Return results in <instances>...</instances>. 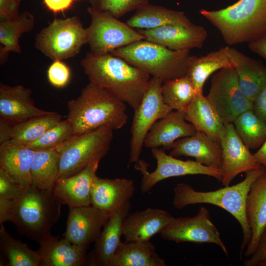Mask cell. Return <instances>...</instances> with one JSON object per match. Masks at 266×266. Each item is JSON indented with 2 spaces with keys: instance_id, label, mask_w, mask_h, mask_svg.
<instances>
[{
  "instance_id": "obj_36",
  "label": "cell",
  "mask_w": 266,
  "mask_h": 266,
  "mask_svg": "<svg viewBox=\"0 0 266 266\" xmlns=\"http://www.w3.org/2000/svg\"><path fill=\"white\" fill-rule=\"evenodd\" d=\"M235 130L249 149L259 148L266 139V123L252 109L241 113L233 123Z\"/></svg>"
},
{
  "instance_id": "obj_46",
  "label": "cell",
  "mask_w": 266,
  "mask_h": 266,
  "mask_svg": "<svg viewBox=\"0 0 266 266\" xmlns=\"http://www.w3.org/2000/svg\"><path fill=\"white\" fill-rule=\"evenodd\" d=\"M250 50L266 60V32L261 37L248 43Z\"/></svg>"
},
{
  "instance_id": "obj_25",
  "label": "cell",
  "mask_w": 266,
  "mask_h": 266,
  "mask_svg": "<svg viewBox=\"0 0 266 266\" xmlns=\"http://www.w3.org/2000/svg\"><path fill=\"white\" fill-rule=\"evenodd\" d=\"M245 209L252 235L244 255L249 257L256 250L266 228V172L258 176L252 184L247 197Z\"/></svg>"
},
{
  "instance_id": "obj_2",
  "label": "cell",
  "mask_w": 266,
  "mask_h": 266,
  "mask_svg": "<svg viewBox=\"0 0 266 266\" xmlns=\"http://www.w3.org/2000/svg\"><path fill=\"white\" fill-rule=\"evenodd\" d=\"M67 119L75 135L109 126L116 130L126 124L125 102L101 87L90 82L80 95L67 102Z\"/></svg>"
},
{
  "instance_id": "obj_41",
  "label": "cell",
  "mask_w": 266,
  "mask_h": 266,
  "mask_svg": "<svg viewBox=\"0 0 266 266\" xmlns=\"http://www.w3.org/2000/svg\"><path fill=\"white\" fill-rule=\"evenodd\" d=\"M25 188L14 181L0 168V199L15 200L22 195Z\"/></svg>"
},
{
  "instance_id": "obj_30",
  "label": "cell",
  "mask_w": 266,
  "mask_h": 266,
  "mask_svg": "<svg viewBox=\"0 0 266 266\" xmlns=\"http://www.w3.org/2000/svg\"><path fill=\"white\" fill-rule=\"evenodd\" d=\"M126 23L137 29H151L166 25L189 26L193 24L182 11L149 3L136 9Z\"/></svg>"
},
{
  "instance_id": "obj_34",
  "label": "cell",
  "mask_w": 266,
  "mask_h": 266,
  "mask_svg": "<svg viewBox=\"0 0 266 266\" xmlns=\"http://www.w3.org/2000/svg\"><path fill=\"white\" fill-rule=\"evenodd\" d=\"M60 154L55 149L35 150L31 168L32 185L53 191L59 173Z\"/></svg>"
},
{
  "instance_id": "obj_9",
  "label": "cell",
  "mask_w": 266,
  "mask_h": 266,
  "mask_svg": "<svg viewBox=\"0 0 266 266\" xmlns=\"http://www.w3.org/2000/svg\"><path fill=\"white\" fill-rule=\"evenodd\" d=\"M91 23L86 28L87 43L94 55L111 53L114 50L144 39L143 35L109 13L87 8Z\"/></svg>"
},
{
  "instance_id": "obj_7",
  "label": "cell",
  "mask_w": 266,
  "mask_h": 266,
  "mask_svg": "<svg viewBox=\"0 0 266 266\" xmlns=\"http://www.w3.org/2000/svg\"><path fill=\"white\" fill-rule=\"evenodd\" d=\"M113 131L110 127H102L74 135L55 148L60 154L58 178L74 175L103 158L110 149Z\"/></svg>"
},
{
  "instance_id": "obj_17",
  "label": "cell",
  "mask_w": 266,
  "mask_h": 266,
  "mask_svg": "<svg viewBox=\"0 0 266 266\" xmlns=\"http://www.w3.org/2000/svg\"><path fill=\"white\" fill-rule=\"evenodd\" d=\"M134 191L131 179H112L97 176L91 188V205L110 217L130 201Z\"/></svg>"
},
{
  "instance_id": "obj_5",
  "label": "cell",
  "mask_w": 266,
  "mask_h": 266,
  "mask_svg": "<svg viewBox=\"0 0 266 266\" xmlns=\"http://www.w3.org/2000/svg\"><path fill=\"white\" fill-rule=\"evenodd\" d=\"M200 13L228 45L249 43L266 32V0H238L224 8Z\"/></svg>"
},
{
  "instance_id": "obj_28",
  "label": "cell",
  "mask_w": 266,
  "mask_h": 266,
  "mask_svg": "<svg viewBox=\"0 0 266 266\" xmlns=\"http://www.w3.org/2000/svg\"><path fill=\"white\" fill-rule=\"evenodd\" d=\"M62 120L56 112L31 118L14 125L0 120V144L8 140L26 145Z\"/></svg>"
},
{
  "instance_id": "obj_42",
  "label": "cell",
  "mask_w": 266,
  "mask_h": 266,
  "mask_svg": "<svg viewBox=\"0 0 266 266\" xmlns=\"http://www.w3.org/2000/svg\"><path fill=\"white\" fill-rule=\"evenodd\" d=\"M266 261V228L263 231L254 253L246 260L245 266H257L262 262Z\"/></svg>"
},
{
  "instance_id": "obj_35",
  "label": "cell",
  "mask_w": 266,
  "mask_h": 266,
  "mask_svg": "<svg viewBox=\"0 0 266 266\" xmlns=\"http://www.w3.org/2000/svg\"><path fill=\"white\" fill-rule=\"evenodd\" d=\"M0 250L7 260L8 266H40V258L37 251L29 248L27 244L13 238L0 225Z\"/></svg>"
},
{
  "instance_id": "obj_16",
  "label": "cell",
  "mask_w": 266,
  "mask_h": 266,
  "mask_svg": "<svg viewBox=\"0 0 266 266\" xmlns=\"http://www.w3.org/2000/svg\"><path fill=\"white\" fill-rule=\"evenodd\" d=\"M144 40L157 43L175 50L201 48L207 36L202 26L166 25L151 29H137Z\"/></svg>"
},
{
  "instance_id": "obj_23",
  "label": "cell",
  "mask_w": 266,
  "mask_h": 266,
  "mask_svg": "<svg viewBox=\"0 0 266 266\" xmlns=\"http://www.w3.org/2000/svg\"><path fill=\"white\" fill-rule=\"evenodd\" d=\"M169 155L177 158L191 157L203 165L221 168L222 152L220 142L197 132L193 135L180 138L173 144Z\"/></svg>"
},
{
  "instance_id": "obj_6",
  "label": "cell",
  "mask_w": 266,
  "mask_h": 266,
  "mask_svg": "<svg viewBox=\"0 0 266 266\" xmlns=\"http://www.w3.org/2000/svg\"><path fill=\"white\" fill-rule=\"evenodd\" d=\"M190 50H175L141 40L111 53L163 82L186 75Z\"/></svg>"
},
{
  "instance_id": "obj_26",
  "label": "cell",
  "mask_w": 266,
  "mask_h": 266,
  "mask_svg": "<svg viewBox=\"0 0 266 266\" xmlns=\"http://www.w3.org/2000/svg\"><path fill=\"white\" fill-rule=\"evenodd\" d=\"M131 208L130 201L120 211L109 217L98 239L94 242V249L90 265L110 266L113 255L121 242L124 222Z\"/></svg>"
},
{
  "instance_id": "obj_3",
  "label": "cell",
  "mask_w": 266,
  "mask_h": 266,
  "mask_svg": "<svg viewBox=\"0 0 266 266\" xmlns=\"http://www.w3.org/2000/svg\"><path fill=\"white\" fill-rule=\"evenodd\" d=\"M265 172L266 168L261 165L257 168L246 172L245 177L241 182L208 192L196 191L188 184L178 183L174 189L172 205L177 209H182L192 204L207 203L220 207L230 213L238 221L242 230L241 256L252 235L246 214L247 197L254 181Z\"/></svg>"
},
{
  "instance_id": "obj_8",
  "label": "cell",
  "mask_w": 266,
  "mask_h": 266,
  "mask_svg": "<svg viewBox=\"0 0 266 266\" xmlns=\"http://www.w3.org/2000/svg\"><path fill=\"white\" fill-rule=\"evenodd\" d=\"M86 43V29L78 17L72 16L56 19L43 28L36 35L35 46L54 61L74 57Z\"/></svg>"
},
{
  "instance_id": "obj_47",
  "label": "cell",
  "mask_w": 266,
  "mask_h": 266,
  "mask_svg": "<svg viewBox=\"0 0 266 266\" xmlns=\"http://www.w3.org/2000/svg\"><path fill=\"white\" fill-rule=\"evenodd\" d=\"M12 200L0 199V224L10 220Z\"/></svg>"
},
{
  "instance_id": "obj_19",
  "label": "cell",
  "mask_w": 266,
  "mask_h": 266,
  "mask_svg": "<svg viewBox=\"0 0 266 266\" xmlns=\"http://www.w3.org/2000/svg\"><path fill=\"white\" fill-rule=\"evenodd\" d=\"M100 161L92 162L71 176L58 179L53 192L62 204L69 208L91 205V188Z\"/></svg>"
},
{
  "instance_id": "obj_38",
  "label": "cell",
  "mask_w": 266,
  "mask_h": 266,
  "mask_svg": "<svg viewBox=\"0 0 266 266\" xmlns=\"http://www.w3.org/2000/svg\"><path fill=\"white\" fill-rule=\"evenodd\" d=\"M75 135L67 119L62 120L40 137L26 146L34 150L55 149Z\"/></svg>"
},
{
  "instance_id": "obj_37",
  "label": "cell",
  "mask_w": 266,
  "mask_h": 266,
  "mask_svg": "<svg viewBox=\"0 0 266 266\" xmlns=\"http://www.w3.org/2000/svg\"><path fill=\"white\" fill-rule=\"evenodd\" d=\"M161 91L165 103L172 110L180 111L185 112L197 95L186 75L164 81Z\"/></svg>"
},
{
  "instance_id": "obj_4",
  "label": "cell",
  "mask_w": 266,
  "mask_h": 266,
  "mask_svg": "<svg viewBox=\"0 0 266 266\" xmlns=\"http://www.w3.org/2000/svg\"><path fill=\"white\" fill-rule=\"evenodd\" d=\"M62 204L53 191L32 185L12 200L9 221L21 235L39 242L50 234L60 218Z\"/></svg>"
},
{
  "instance_id": "obj_48",
  "label": "cell",
  "mask_w": 266,
  "mask_h": 266,
  "mask_svg": "<svg viewBox=\"0 0 266 266\" xmlns=\"http://www.w3.org/2000/svg\"><path fill=\"white\" fill-rule=\"evenodd\" d=\"M253 154L257 161L266 169V139L258 150Z\"/></svg>"
},
{
  "instance_id": "obj_29",
  "label": "cell",
  "mask_w": 266,
  "mask_h": 266,
  "mask_svg": "<svg viewBox=\"0 0 266 266\" xmlns=\"http://www.w3.org/2000/svg\"><path fill=\"white\" fill-rule=\"evenodd\" d=\"M229 48L228 46L223 47L201 57L190 56L186 75L191 80L197 95L202 94L206 80L214 72L233 67Z\"/></svg>"
},
{
  "instance_id": "obj_32",
  "label": "cell",
  "mask_w": 266,
  "mask_h": 266,
  "mask_svg": "<svg viewBox=\"0 0 266 266\" xmlns=\"http://www.w3.org/2000/svg\"><path fill=\"white\" fill-rule=\"evenodd\" d=\"M185 119L197 132L220 142L224 124L214 107L203 94H198L185 111Z\"/></svg>"
},
{
  "instance_id": "obj_44",
  "label": "cell",
  "mask_w": 266,
  "mask_h": 266,
  "mask_svg": "<svg viewBox=\"0 0 266 266\" xmlns=\"http://www.w3.org/2000/svg\"><path fill=\"white\" fill-rule=\"evenodd\" d=\"M252 110L266 123V84L253 101Z\"/></svg>"
},
{
  "instance_id": "obj_24",
  "label": "cell",
  "mask_w": 266,
  "mask_h": 266,
  "mask_svg": "<svg viewBox=\"0 0 266 266\" xmlns=\"http://www.w3.org/2000/svg\"><path fill=\"white\" fill-rule=\"evenodd\" d=\"M37 250L40 266H82L86 264L88 248L74 244L65 238L51 234L40 242Z\"/></svg>"
},
{
  "instance_id": "obj_39",
  "label": "cell",
  "mask_w": 266,
  "mask_h": 266,
  "mask_svg": "<svg viewBox=\"0 0 266 266\" xmlns=\"http://www.w3.org/2000/svg\"><path fill=\"white\" fill-rule=\"evenodd\" d=\"M95 10L109 13L116 18L149 3V0H90Z\"/></svg>"
},
{
  "instance_id": "obj_12",
  "label": "cell",
  "mask_w": 266,
  "mask_h": 266,
  "mask_svg": "<svg viewBox=\"0 0 266 266\" xmlns=\"http://www.w3.org/2000/svg\"><path fill=\"white\" fill-rule=\"evenodd\" d=\"M206 98L224 124L233 123L241 113L253 107L239 87L233 67L222 68L213 76Z\"/></svg>"
},
{
  "instance_id": "obj_21",
  "label": "cell",
  "mask_w": 266,
  "mask_h": 266,
  "mask_svg": "<svg viewBox=\"0 0 266 266\" xmlns=\"http://www.w3.org/2000/svg\"><path fill=\"white\" fill-rule=\"evenodd\" d=\"M174 218L161 209L147 208L129 213L124 222L123 236L126 241L149 240L160 233Z\"/></svg>"
},
{
  "instance_id": "obj_15",
  "label": "cell",
  "mask_w": 266,
  "mask_h": 266,
  "mask_svg": "<svg viewBox=\"0 0 266 266\" xmlns=\"http://www.w3.org/2000/svg\"><path fill=\"white\" fill-rule=\"evenodd\" d=\"M69 209L63 237L88 248L99 237L109 217L92 205Z\"/></svg>"
},
{
  "instance_id": "obj_45",
  "label": "cell",
  "mask_w": 266,
  "mask_h": 266,
  "mask_svg": "<svg viewBox=\"0 0 266 266\" xmlns=\"http://www.w3.org/2000/svg\"><path fill=\"white\" fill-rule=\"evenodd\" d=\"M75 0H43L47 8L54 13L64 11L69 8Z\"/></svg>"
},
{
  "instance_id": "obj_33",
  "label": "cell",
  "mask_w": 266,
  "mask_h": 266,
  "mask_svg": "<svg viewBox=\"0 0 266 266\" xmlns=\"http://www.w3.org/2000/svg\"><path fill=\"white\" fill-rule=\"evenodd\" d=\"M34 25V17L28 11L20 13L14 19L0 21L1 65L6 61V58L9 52L21 53L19 38L25 33L31 31Z\"/></svg>"
},
{
  "instance_id": "obj_18",
  "label": "cell",
  "mask_w": 266,
  "mask_h": 266,
  "mask_svg": "<svg viewBox=\"0 0 266 266\" xmlns=\"http://www.w3.org/2000/svg\"><path fill=\"white\" fill-rule=\"evenodd\" d=\"M37 108L32 91L21 85L0 84V120L14 125L32 117L52 113Z\"/></svg>"
},
{
  "instance_id": "obj_49",
  "label": "cell",
  "mask_w": 266,
  "mask_h": 266,
  "mask_svg": "<svg viewBox=\"0 0 266 266\" xmlns=\"http://www.w3.org/2000/svg\"><path fill=\"white\" fill-rule=\"evenodd\" d=\"M258 266H266V261L262 262L260 263Z\"/></svg>"
},
{
  "instance_id": "obj_31",
  "label": "cell",
  "mask_w": 266,
  "mask_h": 266,
  "mask_svg": "<svg viewBox=\"0 0 266 266\" xmlns=\"http://www.w3.org/2000/svg\"><path fill=\"white\" fill-rule=\"evenodd\" d=\"M165 261L149 241L120 242L110 266H166Z\"/></svg>"
},
{
  "instance_id": "obj_1",
  "label": "cell",
  "mask_w": 266,
  "mask_h": 266,
  "mask_svg": "<svg viewBox=\"0 0 266 266\" xmlns=\"http://www.w3.org/2000/svg\"><path fill=\"white\" fill-rule=\"evenodd\" d=\"M90 82L104 88L134 110L139 105L150 75L111 53H88L81 61Z\"/></svg>"
},
{
  "instance_id": "obj_40",
  "label": "cell",
  "mask_w": 266,
  "mask_h": 266,
  "mask_svg": "<svg viewBox=\"0 0 266 266\" xmlns=\"http://www.w3.org/2000/svg\"><path fill=\"white\" fill-rule=\"evenodd\" d=\"M49 82L53 86L61 88L65 86L70 77V70L62 61H54L47 70Z\"/></svg>"
},
{
  "instance_id": "obj_14",
  "label": "cell",
  "mask_w": 266,
  "mask_h": 266,
  "mask_svg": "<svg viewBox=\"0 0 266 266\" xmlns=\"http://www.w3.org/2000/svg\"><path fill=\"white\" fill-rule=\"evenodd\" d=\"M222 152V183L229 186L239 174L258 168L261 165L237 135L233 123L225 124L220 136Z\"/></svg>"
},
{
  "instance_id": "obj_10",
  "label": "cell",
  "mask_w": 266,
  "mask_h": 266,
  "mask_svg": "<svg viewBox=\"0 0 266 266\" xmlns=\"http://www.w3.org/2000/svg\"><path fill=\"white\" fill-rule=\"evenodd\" d=\"M153 157L157 162L156 169L152 172L148 171V164L139 159L135 164V168L142 174L140 191L145 194L149 192L158 182L173 177L187 175L201 174L213 177L222 181L223 173L221 168L209 166L196 161H183L167 155L161 148L151 149Z\"/></svg>"
},
{
  "instance_id": "obj_22",
  "label": "cell",
  "mask_w": 266,
  "mask_h": 266,
  "mask_svg": "<svg viewBox=\"0 0 266 266\" xmlns=\"http://www.w3.org/2000/svg\"><path fill=\"white\" fill-rule=\"evenodd\" d=\"M35 150L11 140L0 144V168L16 183L32 185L31 168Z\"/></svg>"
},
{
  "instance_id": "obj_13",
  "label": "cell",
  "mask_w": 266,
  "mask_h": 266,
  "mask_svg": "<svg viewBox=\"0 0 266 266\" xmlns=\"http://www.w3.org/2000/svg\"><path fill=\"white\" fill-rule=\"evenodd\" d=\"M162 238L176 243H211L218 245L228 256L227 249L208 210L201 207L193 217L174 218L160 233Z\"/></svg>"
},
{
  "instance_id": "obj_20",
  "label": "cell",
  "mask_w": 266,
  "mask_h": 266,
  "mask_svg": "<svg viewBox=\"0 0 266 266\" xmlns=\"http://www.w3.org/2000/svg\"><path fill=\"white\" fill-rule=\"evenodd\" d=\"M196 133L194 126L186 120L184 111L172 110L154 123L144 139L143 146L170 150L177 140Z\"/></svg>"
},
{
  "instance_id": "obj_27",
  "label": "cell",
  "mask_w": 266,
  "mask_h": 266,
  "mask_svg": "<svg viewBox=\"0 0 266 266\" xmlns=\"http://www.w3.org/2000/svg\"><path fill=\"white\" fill-rule=\"evenodd\" d=\"M229 55L237 76L239 87L252 103L266 84V66L234 47Z\"/></svg>"
},
{
  "instance_id": "obj_11",
  "label": "cell",
  "mask_w": 266,
  "mask_h": 266,
  "mask_svg": "<svg viewBox=\"0 0 266 266\" xmlns=\"http://www.w3.org/2000/svg\"><path fill=\"white\" fill-rule=\"evenodd\" d=\"M163 82L160 78L152 77L139 105L134 110L129 165L139 160L144 139L154 123L172 111L164 101Z\"/></svg>"
},
{
  "instance_id": "obj_43",
  "label": "cell",
  "mask_w": 266,
  "mask_h": 266,
  "mask_svg": "<svg viewBox=\"0 0 266 266\" xmlns=\"http://www.w3.org/2000/svg\"><path fill=\"white\" fill-rule=\"evenodd\" d=\"M21 0H0V21L14 19L19 15Z\"/></svg>"
}]
</instances>
